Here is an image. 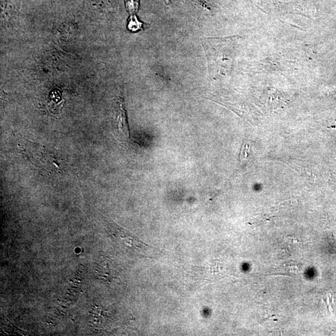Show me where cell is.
Segmentation results:
<instances>
[{
    "label": "cell",
    "mask_w": 336,
    "mask_h": 336,
    "mask_svg": "<svg viewBox=\"0 0 336 336\" xmlns=\"http://www.w3.org/2000/svg\"><path fill=\"white\" fill-rule=\"evenodd\" d=\"M95 275L103 282H111L116 275L115 263L108 257L102 255L95 266Z\"/></svg>",
    "instance_id": "3957f363"
},
{
    "label": "cell",
    "mask_w": 336,
    "mask_h": 336,
    "mask_svg": "<svg viewBox=\"0 0 336 336\" xmlns=\"http://www.w3.org/2000/svg\"><path fill=\"white\" fill-rule=\"evenodd\" d=\"M117 122L118 129V138L122 142L137 143L132 140L130 135L129 124H128L127 113L123 104V100L120 99L117 103Z\"/></svg>",
    "instance_id": "277c9868"
},
{
    "label": "cell",
    "mask_w": 336,
    "mask_h": 336,
    "mask_svg": "<svg viewBox=\"0 0 336 336\" xmlns=\"http://www.w3.org/2000/svg\"><path fill=\"white\" fill-rule=\"evenodd\" d=\"M126 8L130 13H135L138 10V0H125Z\"/></svg>",
    "instance_id": "8992f818"
},
{
    "label": "cell",
    "mask_w": 336,
    "mask_h": 336,
    "mask_svg": "<svg viewBox=\"0 0 336 336\" xmlns=\"http://www.w3.org/2000/svg\"><path fill=\"white\" fill-rule=\"evenodd\" d=\"M103 224L108 230L112 240L127 250L142 255L149 254L153 247L136 238L129 230L121 227L111 219L100 214Z\"/></svg>",
    "instance_id": "6da1fadb"
},
{
    "label": "cell",
    "mask_w": 336,
    "mask_h": 336,
    "mask_svg": "<svg viewBox=\"0 0 336 336\" xmlns=\"http://www.w3.org/2000/svg\"><path fill=\"white\" fill-rule=\"evenodd\" d=\"M248 150L249 149L248 145H246V144H245V145L243 146V149H242V162H243L244 161V159L247 158Z\"/></svg>",
    "instance_id": "52a82bcc"
},
{
    "label": "cell",
    "mask_w": 336,
    "mask_h": 336,
    "mask_svg": "<svg viewBox=\"0 0 336 336\" xmlns=\"http://www.w3.org/2000/svg\"><path fill=\"white\" fill-rule=\"evenodd\" d=\"M19 146L32 163L39 169L51 173L60 168L58 157L45 146L27 139H22Z\"/></svg>",
    "instance_id": "7a4b0ae2"
},
{
    "label": "cell",
    "mask_w": 336,
    "mask_h": 336,
    "mask_svg": "<svg viewBox=\"0 0 336 336\" xmlns=\"http://www.w3.org/2000/svg\"><path fill=\"white\" fill-rule=\"evenodd\" d=\"M143 24L139 22L135 15H132L130 18L128 28L133 32H136L142 28Z\"/></svg>",
    "instance_id": "5b68a950"
}]
</instances>
